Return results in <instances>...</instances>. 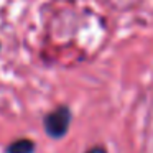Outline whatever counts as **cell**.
<instances>
[{
    "instance_id": "1",
    "label": "cell",
    "mask_w": 153,
    "mask_h": 153,
    "mask_svg": "<svg viewBox=\"0 0 153 153\" xmlns=\"http://www.w3.org/2000/svg\"><path fill=\"white\" fill-rule=\"evenodd\" d=\"M69 123H71V112L68 107H58L53 112L48 114L43 120L45 130L53 138H61L63 135H66Z\"/></svg>"
},
{
    "instance_id": "2",
    "label": "cell",
    "mask_w": 153,
    "mask_h": 153,
    "mask_svg": "<svg viewBox=\"0 0 153 153\" xmlns=\"http://www.w3.org/2000/svg\"><path fill=\"white\" fill-rule=\"evenodd\" d=\"M35 143L28 138H18L12 142L7 148V153H33Z\"/></svg>"
},
{
    "instance_id": "3",
    "label": "cell",
    "mask_w": 153,
    "mask_h": 153,
    "mask_svg": "<svg viewBox=\"0 0 153 153\" xmlns=\"http://www.w3.org/2000/svg\"><path fill=\"white\" fill-rule=\"evenodd\" d=\"M87 153H107L105 148H102V146H96V148H91Z\"/></svg>"
}]
</instances>
